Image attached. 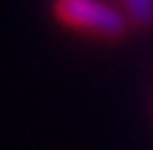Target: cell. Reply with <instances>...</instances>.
<instances>
[{
  "label": "cell",
  "mask_w": 153,
  "mask_h": 150,
  "mask_svg": "<svg viewBox=\"0 0 153 150\" xmlns=\"http://www.w3.org/2000/svg\"><path fill=\"white\" fill-rule=\"evenodd\" d=\"M52 16L66 27L88 30L107 41L123 38L131 27L128 16L104 0H52Z\"/></svg>",
  "instance_id": "1"
},
{
  "label": "cell",
  "mask_w": 153,
  "mask_h": 150,
  "mask_svg": "<svg viewBox=\"0 0 153 150\" xmlns=\"http://www.w3.org/2000/svg\"><path fill=\"white\" fill-rule=\"evenodd\" d=\"M123 14L134 27L153 25V0H123Z\"/></svg>",
  "instance_id": "2"
}]
</instances>
